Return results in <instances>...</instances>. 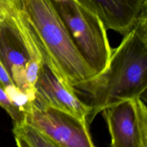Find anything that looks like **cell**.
<instances>
[{
	"label": "cell",
	"mask_w": 147,
	"mask_h": 147,
	"mask_svg": "<svg viewBox=\"0 0 147 147\" xmlns=\"http://www.w3.org/2000/svg\"><path fill=\"white\" fill-rule=\"evenodd\" d=\"M4 7L8 14L0 21V60L15 86L33 103L35 90L26 78L28 67L41 64L43 56L29 28L18 0H9Z\"/></svg>",
	"instance_id": "3"
},
{
	"label": "cell",
	"mask_w": 147,
	"mask_h": 147,
	"mask_svg": "<svg viewBox=\"0 0 147 147\" xmlns=\"http://www.w3.org/2000/svg\"><path fill=\"white\" fill-rule=\"evenodd\" d=\"M25 119L41 131L57 147L95 146L86 120L51 106L36 107Z\"/></svg>",
	"instance_id": "6"
},
{
	"label": "cell",
	"mask_w": 147,
	"mask_h": 147,
	"mask_svg": "<svg viewBox=\"0 0 147 147\" xmlns=\"http://www.w3.org/2000/svg\"><path fill=\"white\" fill-rule=\"evenodd\" d=\"M0 87L6 92L16 87L11 79L8 72L0 60Z\"/></svg>",
	"instance_id": "11"
},
{
	"label": "cell",
	"mask_w": 147,
	"mask_h": 147,
	"mask_svg": "<svg viewBox=\"0 0 147 147\" xmlns=\"http://www.w3.org/2000/svg\"><path fill=\"white\" fill-rule=\"evenodd\" d=\"M86 98L91 109L88 125L106 107L136 97L146 102L147 88V2L132 28L120 44L112 48L105 70L93 78L72 87Z\"/></svg>",
	"instance_id": "1"
},
{
	"label": "cell",
	"mask_w": 147,
	"mask_h": 147,
	"mask_svg": "<svg viewBox=\"0 0 147 147\" xmlns=\"http://www.w3.org/2000/svg\"><path fill=\"white\" fill-rule=\"evenodd\" d=\"M52 2L75 47L98 75L106 68L112 49L104 24L96 15L75 0Z\"/></svg>",
	"instance_id": "4"
},
{
	"label": "cell",
	"mask_w": 147,
	"mask_h": 147,
	"mask_svg": "<svg viewBox=\"0 0 147 147\" xmlns=\"http://www.w3.org/2000/svg\"><path fill=\"white\" fill-rule=\"evenodd\" d=\"M13 133L20 147H57V145L36 126L26 121L14 123Z\"/></svg>",
	"instance_id": "9"
},
{
	"label": "cell",
	"mask_w": 147,
	"mask_h": 147,
	"mask_svg": "<svg viewBox=\"0 0 147 147\" xmlns=\"http://www.w3.org/2000/svg\"><path fill=\"white\" fill-rule=\"evenodd\" d=\"M102 112L111 147L147 146V107L142 98L136 97L115 103Z\"/></svg>",
	"instance_id": "5"
},
{
	"label": "cell",
	"mask_w": 147,
	"mask_h": 147,
	"mask_svg": "<svg viewBox=\"0 0 147 147\" xmlns=\"http://www.w3.org/2000/svg\"><path fill=\"white\" fill-rule=\"evenodd\" d=\"M32 106H51L87 121L91 109L75 94L72 87L58 76L44 59L35 84Z\"/></svg>",
	"instance_id": "7"
},
{
	"label": "cell",
	"mask_w": 147,
	"mask_h": 147,
	"mask_svg": "<svg viewBox=\"0 0 147 147\" xmlns=\"http://www.w3.org/2000/svg\"><path fill=\"white\" fill-rule=\"evenodd\" d=\"M96 15L106 29L124 36L133 27L147 0H75Z\"/></svg>",
	"instance_id": "8"
},
{
	"label": "cell",
	"mask_w": 147,
	"mask_h": 147,
	"mask_svg": "<svg viewBox=\"0 0 147 147\" xmlns=\"http://www.w3.org/2000/svg\"><path fill=\"white\" fill-rule=\"evenodd\" d=\"M43 58L73 87L96 76L74 44L52 0H19Z\"/></svg>",
	"instance_id": "2"
},
{
	"label": "cell",
	"mask_w": 147,
	"mask_h": 147,
	"mask_svg": "<svg viewBox=\"0 0 147 147\" xmlns=\"http://www.w3.org/2000/svg\"><path fill=\"white\" fill-rule=\"evenodd\" d=\"M0 107L4 109L13 121L17 123L24 121L26 114L10 98L6 92L0 87Z\"/></svg>",
	"instance_id": "10"
},
{
	"label": "cell",
	"mask_w": 147,
	"mask_h": 147,
	"mask_svg": "<svg viewBox=\"0 0 147 147\" xmlns=\"http://www.w3.org/2000/svg\"><path fill=\"white\" fill-rule=\"evenodd\" d=\"M8 14L7 10L4 9L3 5L0 2V21L3 20Z\"/></svg>",
	"instance_id": "12"
}]
</instances>
